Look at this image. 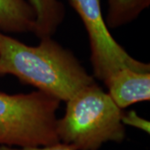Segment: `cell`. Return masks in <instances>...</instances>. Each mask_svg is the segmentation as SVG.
<instances>
[{
	"instance_id": "cell-1",
	"label": "cell",
	"mask_w": 150,
	"mask_h": 150,
	"mask_svg": "<svg viewBox=\"0 0 150 150\" xmlns=\"http://www.w3.org/2000/svg\"><path fill=\"white\" fill-rule=\"evenodd\" d=\"M8 74L60 102L95 83L74 54L52 37L30 46L0 32V76Z\"/></svg>"
},
{
	"instance_id": "cell-2",
	"label": "cell",
	"mask_w": 150,
	"mask_h": 150,
	"mask_svg": "<svg viewBox=\"0 0 150 150\" xmlns=\"http://www.w3.org/2000/svg\"><path fill=\"white\" fill-rule=\"evenodd\" d=\"M123 114L108 93L93 83L66 102L64 116L57 119V136L75 150H99L106 143L124 140Z\"/></svg>"
},
{
	"instance_id": "cell-3",
	"label": "cell",
	"mask_w": 150,
	"mask_h": 150,
	"mask_svg": "<svg viewBox=\"0 0 150 150\" xmlns=\"http://www.w3.org/2000/svg\"><path fill=\"white\" fill-rule=\"evenodd\" d=\"M60 101L40 91L0 92V145L37 147L59 142L56 132Z\"/></svg>"
},
{
	"instance_id": "cell-4",
	"label": "cell",
	"mask_w": 150,
	"mask_h": 150,
	"mask_svg": "<svg viewBox=\"0 0 150 150\" xmlns=\"http://www.w3.org/2000/svg\"><path fill=\"white\" fill-rule=\"evenodd\" d=\"M69 1L88 33L93 78L104 83L111 75L122 69L150 72L149 64L131 57L110 34L103 15L100 0Z\"/></svg>"
},
{
	"instance_id": "cell-5",
	"label": "cell",
	"mask_w": 150,
	"mask_h": 150,
	"mask_svg": "<svg viewBox=\"0 0 150 150\" xmlns=\"http://www.w3.org/2000/svg\"><path fill=\"white\" fill-rule=\"evenodd\" d=\"M104 84L108 95L122 110L136 103L149 101L150 72L122 69L111 75Z\"/></svg>"
},
{
	"instance_id": "cell-6",
	"label": "cell",
	"mask_w": 150,
	"mask_h": 150,
	"mask_svg": "<svg viewBox=\"0 0 150 150\" xmlns=\"http://www.w3.org/2000/svg\"><path fill=\"white\" fill-rule=\"evenodd\" d=\"M36 17L32 6L25 0H0V32L34 33Z\"/></svg>"
},
{
	"instance_id": "cell-7",
	"label": "cell",
	"mask_w": 150,
	"mask_h": 150,
	"mask_svg": "<svg viewBox=\"0 0 150 150\" xmlns=\"http://www.w3.org/2000/svg\"><path fill=\"white\" fill-rule=\"evenodd\" d=\"M35 13L34 34L39 38L52 37L64 18V8L59 0H29Z\"/></svg>"
},
{
	"instance_id": "cell-8",
	"label": "cell",
	"mask_w": 150,
	"mask_h": 150,
	"mask_svg": "<svg viewBox=\"0 0 150 150\" xmlns=\"http://www.w3.org/2000/svg\"><path fill=\"white\" fill-rule=\"evenodd\" d=\"M149 4L150 0H108L104 18L108 28H117L134 21Z\"/></svg>"
},
{
	"instance_id": "cell-9",
	"label": "cell",
	"mask_w": 150,
	"mask_h": 150,
	"mask_svg": "<svg viewBox=\"0 0 150 150\" xmlns=\"http://www.w3.org/2000/svg\"><path fill=\"white\" fill-rule=\"evenodd\" d=\"M122 123L123 125L131 126L136 129L144 131L145 133L149 134L150 132V123L146 118L140 117L139 115L134 110H131L127 113L123 112L122 117Z\"/></svg>"
},
{
	"instance_id": "cell-10",
	"label": "cell",
	"mask_w": 150,
	"mask_h": 150,
	"mask_svg": "<svg viewBox=\"0 0 150 150\" xmlns=\"http://www.w3.org/2000/svg\"><path fill=\"white\" fill-rule=\"evenodd\" d=\"M0 150H75L71 145L67 144L62 142H58L55 144L44 146H37V147H23V148H18V147H9L0 145Z\"/></svg>"
}]
</instances>
